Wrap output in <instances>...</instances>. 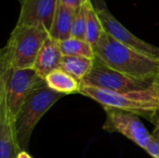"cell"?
<instances>
[{"mask_svg":"<svg viewBox=\"0 0 159 158\" xmlns=\"http://www.w3.org/2000/svg\"><path fill=\"white\" fill-rule=\"evenodd\" d=\"M88 0H85L80 8L76 11L75 16L71 37H75L79 39L86 40V32H87V23H88Z\"/></svg>","mask_w":159,"mask_h":158,"instance_id":"cell-17","label":"cell"},{"mask_svg":"<svg viewBox=\"0 0 159 158\" xmlns=\"http://www.w3.org/2000/svg\"><path fill=\"white\" fill-rule=\"evenodd\" d=\"M20 10L17 24L40 27L49 32L59 0H19Z\"/></svg>","mask_w":159,"mask_h":158,"instance_id":"cell-9","label":"cell"},{"mask_svg":"<svg viewBox=\"0 0 159 158\" xmlns=\"http://www.w3.org/2000/svg\"><path fill=\"white\" fill-rule=\"evenodd\" d=\"M59 46L63 56H80L95 59L93 47L84 39L70 37L64 41L59 42Z\"/></svg>","mask_w":159,"mask_h":158,"instance_id":"cell-15","label":"cell"},{"mask_svg":"<svg viewBox=\"0 0 159 158\" xmlns=\"http://www.w3.org/2000/svg\"><path fill=\"white\" fill-rule=\"evenodd\" d=\"M76 11V9L59 2L48 32L49 36L57 42H61L70 38L72 36V25Z\"/></svg>","mask_w":159,"mask_h":158,"instance_id":"cell-12","label":"cell"},{"mask_svg":"<svg viewBox=\"0 0 159 158\" xmlns=\"http://www.w3.org/2000/svg\"><path fill=\"white\" fill-rule=\"evenodd\" d=\"M95 59L105 66L127 75L155 80L159 74V61L141 54L115 39L104 29L94 47Z\"/></svg>","mask_w":159,"mask_h":158,"instance_id":"cell-1","label":"cell"},{"mask_svg":"<svg viewBox=\"0 0 159 158\" xmlns=\"http://www.w3.org/2000/svg\"><path fill=\"white\" fill-rule=\"evenodd\" d=\"M106 120L102 129L108 132H118L129 139L139 147L146 149L151 133L148 132L138 115L116 108L104 107Z\"/></svg>","mask_w":159,"mask_h":158,"instance_id":"cell-7","label":"cell"},{"mask_svg":"<svg viewBox=\"0 0 159 158\" xmlns=\"http://www.w3.org/2000/svg\"><path fill=\"white\" fill-rule=\"evenodd\" d=\"M145 151L153 158H159V129L156 128L151 133L150 142Z\"/></svg>","mask_w":159,"mask_h":158,"instance_id":"cell-18","label":"cell"},{"mask_svg":"<svg viewBox=\"0 0 159 158\" xmlns=\"http://www.w3.org/2000/svg\"><path fill=\"white\" fill-rule=\"evenodd\" d=\"M20 152L15 120L10 114L5 96L0 93V158H16Z\"/></svg>","mask_w":159,"mask_h":158,"instance_id":"cell-10","label":"cell"},{"mask_svg":"<svg viewBox=\"0 0 159 158\" xmlns=\"http://www.w3.org/2000/svg\"><path fill=\"white\" fill-rule=\"evenodd\" d=\"M47 86L52 90L63 95L79 93L81 84L61 69L51 72L45 77Z\"/></svg>","mask_w":159,"mask_h":158,"instance_id":"cell-13","label":"cell"},{"mask_svg":"<svg viewBox=\"0 0 159 158\" xmlns=\"http://www.w3.org/2000/svg\"><path fill=\"white\" fill-rule=\"evenodd\" d=\"M43 28L16 24L0 52V71L33 68L38 52L48 36Z\"/></svg>","mask_w":159,"mask_h":158,"instance_id":"cell-2","label":"cell"},{"mask_svg":"<svg viewBox=\"0 0 159 158\" xmlns=\"http://www.w3.org/2000/svg\"><path fill=\"white\" fill-rule=\"evenodd\" d=\"M45 83L34 68L0 71V93L5 96L14 120L27 97Z\"/></svg>","mask_w":159,"mask_h":158,"instance_id":"cell-5","label":"cell"},{"mask_svg":"<svg viewBox=\"0 0 159 158\" xmlns=\"http://www.w3.org/2000/svg\"><path fill=\"white\" fill-rule=\"evenodd\" d=\"M59 2L67 7H70L78 10L80 7L83 5V3L85 2V0H59Z\"/></svg>","mask_w":159,"mask_h":158,"instance_id":"cell-19","label":"cell"},{"mask_svg":"<svg viewBox=\"0 0 159 158\" xmlns=\"http://www.w3.org/2000/svg\"><path fill=\"white\" fill-rule=\"evenodd\" d=\"M151 121L156 125V128H158L159 129V111H157L155 114V115L153 116V118H152Z\"/></svg>","mask_w":159,"mask_h":158,"instance_id":"cell-21","label":"cell"},{"mask_svg":"<svg viewBox=\"0 0 159 158\" xmlns=\"http://www.w3.org/2000/svg\"><path fill=\"white\" fill-rule=\"evenodd\" d=\"M16 158H33L26 151H20Z\"/></svg>","mask_w":159,"mask_h":158,"instance_id":"cell-22","label":"cell"},{"mask_svg":"<svg viewBox=\"0 0 159 158\" xmlns=\"http://www.w3.org/2000/svg\"><path fill=\"white\" fill-rule=\"evenodd\" d=\"M90 2H91L92 6L94 7V8L96 9V11H102V10L108 9L105 0H90Z\"/></svg>","mask_w":159,"mask_h":158,"instance_id":"cell-20","label":"cell"},{"mask_svg":"<svg viewBox=\"0 0 159 158\" xmlns=\"http://www.w3.org/2000/svg\"><path fill=\"white\" fill-rule=\"evenodd\" d=\"M94 64V59L80 56H63L60 69L77 80L80 84L90 72Z\"/></svg>","mask_w":159,"mask_h":158,"instance_id":"cell-14","label":"cell"},{"mask_svg":"<svg viewBox=\"0 0 159 158\" xmlns=\"http://www.w3.org/2000/svg\"><path fill=\"white\" fill-rule=\"evenodd\" d=\"M97 13L103 29L115 39L141 54L159 61V47L145 42L133 34L114 17L109 9L97 11Z\"/></svg>","mask_w":159,"mask_h":158,"instance_id":"cell-8","label":"cell"},{"mask_svg":"<svg viewBox=\"0 0 159 158\" xmlns=\"http://www.w3.org/2000/svg\"><path fill=\"white\" fill-rule=\"evenodd\" d=\"M79 93L102 105L134 113L152 120L159 111V99L155 89L116 92L93 87H80Z\"/></svg>","mask_w":159,"mask_h":158,"instance_id":"cell-3","label":"cell"},{"mask_svg":"<svg viewBox=\"0 0 159 158\" xmlns=\"http://www.w3.org/2000/svg\"><path fill=\"white\" fill-rule=\"evenodd\" d=\"M155 91H156V93H157V95L159 99V74L155 79Z\"/></svg>","mask_w":159,"mask_h":158,"instance_id":"cell-23","label":"cell"},{"mask_svg":"<svg viewBox=\"0 0 159 158\" xmlns=\"http://www.w3.org/2000/svg\"><path fill=\"white\" fill-rule=\"evenodd\" d=\"M88 23L86 32V41L89 42L93 48L98 44L100 37L103 32V27L100 20L99 15L92 6L90 0H88Z\"/></svg>","mask_w":159,"mask_h":158,"instance_id":"cell-16","label":"cell"},{"mask_svg":"<svg viewBox=\"0 0 159 158\" xmlns=\"http://www.w3.org/2000/svg\"><path fill=\"white\" fill-rule=\"evenodd\" d=\"M64 96L52 90L45 83L27 97L15 119L17 142L20 151L28 149L33 130L42 116Z\"/></svg>","mask_w":159,"mask_h":158,"instance_id":"cell-4","label":"cell"},{"mask_svg":"<svg viewBox=\"0 0 159 158\" xmlns=\"http://www.w3.org/2000/svg\"><path fill=\"white\" fill-rule=\"evenodd\" d=\"M81 87H93L116 92L155 89V80L139 79L111 69L94 59L90 72L81 82Z\"/></svg>","mask_w":159,"mask_h":158,"instance_id":"cell-6","label":"cell"},{"mask_svg":"<svg viewBox=\"0 0 159 158\" xmlns=\"http://www.w3.org/2000/svg\"><path fill=\"white\" fill-rule=\"evenodd\" d=\"M62 57L59 42L48 35L38 52L33 68L45 79L51 72L60 69Z\"/></svg>","mask_w":159,"mask_h":158,"instance_id":"cell-11","label":"cell"}]
</instances>
